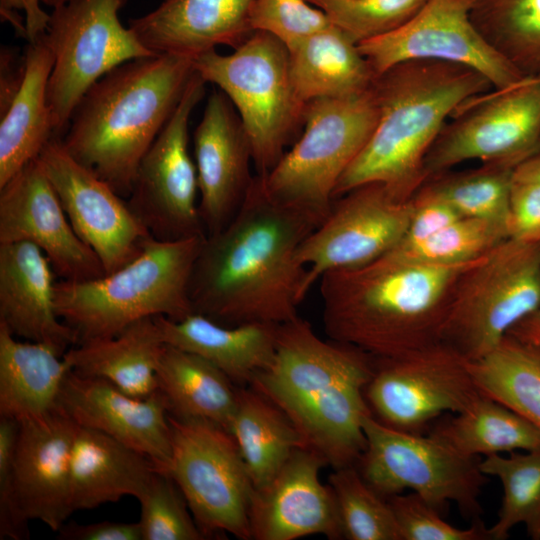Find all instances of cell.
Listing matches in <instances>:
<instances>
[{
	"label": "cell",
	"mask_w": 540,
	"mask_h": 540,
	"mask_svg": "<svg viewBox=\"0 0 540 540\" xmlns=\"http://www.w3.org/2000/svg\"><path fill=\"white\" fill-rule=\"evenodd\" d=\"M357 44L384 35L411 20L427 0H307Z\"/></svg>",
	"instance_id": "42"
},
{
	"label": "cell",
	"mask_w": 540,
	"mask_h": 540,
	"mask_svg": "<svg viewBox=\"0 0 540 540\" xmlns=\"http://www.w3.org/2000/svg\"><path fill=\"white\" fill-rule=\"evenodd\" d=\"M508 227L510 238L540 242V184L513 178Z\"/></svg>",
	"instance_id": "46"
},
{
	"label": "cell",
	"mask_w": 540,
	"mask_h": 540,
	"mask_svg": "<svg viewBox=\"0 0 540 540\" xmlns=\"http://www.w3.org/2000/svg\"><path fill=\"white\" fill-rule=\"evenodd\" d=\"M249 23L253 32L274 36L288 50L333 24L322 9L307 0H254Z\"/></svg>",
	"instance_id": "43"
},
{
	"label": "cell",
	"mask_w": 540,
	"mask_h": 540,
	"mask_svg": "<svg viewBox=\"0 0 540 540\" xmlns=\"http://www.w3.org/2000/svg\"><path fill=\"white\" fill-rule=\"evenodd\" d=\"M41 3L49 6V7H52L53 9L58 7V6H61L63 5L64 3H66L67 1L69 0H40Z\"/></svg>",
	"instance_id": "53"
},
{
	"label": "cell",
	"mask_w": 540,
	"mask_h": 540,
	"mask_svg": "<svg viewBox=\"0 0 540 540\" xmlns=\"http://www.w3.org/2000/svg\"><path fill=\"white\" fill-rule=\"evenodd\" d=\"M479 467L503 488L498 519L488 528L490 539L504 540L516 525L523 524L531 539L540 540V448L486 456Z\"/></svg>",
	"instance_id": "37"
},
{
	"label": "cell",
	"mask_w": 540,
	"mask_h": 540,
	"mask_svg": "<svg viewBox=\"0 0 540 540\" xmlns=\"http://www.w3.org/2000/svg\"><path fill=\"white\" fill-rule=\"evenodd\" d=\"M472 23L525 78L540 77V0H467Z\"/></svg>",
	"instance_id": "36"
},
{
	"label": "cell",
	"mask_w": 540,
	"mask_h": 540,
	"mask_svg": "<svg viewBox=\"0 0 540 540\" xmlns=\"http://www.w3.org/2000/svg\"><path fill=\"white\" fill-rule=\"evenodd\" d=\"M378 118L372 87L354 96L308 102L299 139L271 171L259 175L265 191L324 219L340 177L370 139Z\"/></svg>",
	"instance_id": "8"
},
{
	"label": "cell",
	"mask_w": 540,
	"mask_h": 540,
	"mask_svg": "<svg viewBox=\"0 0 540 540\" xmlns=\"http://www.w3.org/2000/svg\"><path fill=\"white\" fill-rule=\"evenodd\" d=\"M324 465L316 452L299 447L269 482L255 488L251 539L294 540L316 534L343 538L335 496L320 479Z\"/></svg>",
	"instance_id": "20"
},
{
	"label": "cell",
	"mask_w": 540,
	"mask_h": 540,
	"mask_svg": "<svg viewBox=\"0 0 540 540\" xmlns=\"http://www.w3.org/2000/svg\"><path fill=\"white\" fill-rule=\"evenodd\" d=\"M38 160L79 238L99 258L105 274L123 267L152 235L112 187L74 160L52 139Z\"/></svg>",
	"instance_id": "18"
},
{
	"label": "cell",
	"mask_w": 540,
	"mask_h": 540,
	"mask_svg": "<svg viewBox=\"0 0 540 540\" xmlns=\"http://www.w3.org/2000/svg\"><path fill=\"white\" fill-rule=\"evenodd\" d=\"M476 260L425 265L387 253L363 266L328 271L319 279L324 330L375 358L441 342L455 284Z\"/></svg>",
	"instance_id": "3"
},
{
	"label": "cell",
	"mask_w": 540,
	"mask_h": 540,
	"mask_svg": "<svg viewBox=\"0 0 540 540\" xmlns=\"http://www.w3.org/2000/svg\"><path fill=\"white\" fill-rule=\"evenodd\" d=\"M19 426L17 420L0 416V539L29 538V521L20 508L14 483Z\"/></svg>",
	"instance_id": "45"
},
{
	"label": "cell",
	"mask_w": 540,
	"mask_h": 540,
	"mask_svg": "<svg viewBox=\"0 0 540 540\" xmlns=\"http://www.w3.org/2000/svg\"><path fill=\"white\" fill-rule=\"evenodd\" d=\"M195 74L194 58L160 53L123 63L95 82L60 142L65 151L128 198L138 166Z\"/></svg>",
	"instance_id": "5"
},
{
	"label": "cell",
	"mask_w": 540,
	"mask_h": 540,
	"mask_svg": "<svg viewBox=\"0 0 540 540\" xmlns=\"http://www.w3.org/2000/svg\"><path fill=\"white\" fill-rule=\"evenodd\" d=\"M513 178L540 184V154L519 164L514 169Z\"/></svg>",
	"instance_id": "52"
},
{
	"label": "cell",
	"mask_w": 540,
	"mask_h": 540,
	"mask_svg": "<svg viewBox=\"0 0 540 540\" xmlns=\"http://www.w3.org/2000/svg\"><path fill=\"white\" fill-rule=\"evenodd\" d=\"M206 84L195 71L174 113L143 156L128 196L133 213L159 240L206 236L188 134L191 114Z\"/></svg>",
	"instance_id": "15"
},
{
	"label": "cell",
	"mask_w": 540,
	"mask_h": 540,
	"mask_svg": "<svg viewBox=\"0 0 540 540\" xmlns=\"http://www.w3.org/2000/svg\"><path fill=\"white\" fill-rule=\"evenodd\" d=\"M159 470L146 455L95 429L78 426L70 462L73 512L138 499Z\"/></svg>",
	"instance_id": "26"
},
{
	"label": "cell",
	"mask_w": 540,
	"mask_h": 540,
	"mask_svg": "<svg viewBox=\"0 0 540 540\" xmlns=\"http://www.w3.org/2000/svg\"><path fill=\"white\" fill-rule=\"evenodd\" d=\"M126 0H69L53 9L45 36L54 64L48 82L55 139L66 131L87 90L117 66L154 56L125 28L119 11Z\"/></svg>",
	"instance_id": "11"
},
{
	"label": "cell",
	"mask_w": 540,
	"mask_h": 540,
	"mask_svg": "<svg viewBox=\"0 0 540 540\" xmlns=\"http://www.w3.org/2000/svg\"><path fill=\"white\" fill-rule=\"evenodd\" d=\"M194 67L231 101L248 137L256 174H267L304 124L306 104L294 89L286 46L254 31L228 55L212 49L196 56Z\"/></svg>",
	"instance_id": "7"
},
{
	"label": "cell",
	"mask_w": 540,
	"mask_h": 540,
	"mask_svg": "<svg viewBox=\"0 0 540 540\" xmlns=\"http://www.w3.org/2000/svg\"><path fill=\"white\" fill-rule=\"evenodd\" d=\"M26 71L20 90L0 116V187L37 159L55 139L47 89L54 58L45 34L25 50Z\"/></svg>",
	"instance_id": "28"
},
{
	"label": "cell",
	"mask_w": 540,
	"mask_h": 540,
	"mask_svg": "<svg viewBox=\"0 0 540 540\" xmlns=\"http://www.w3.org/2000/svg\"><path fill=\"white\" fill-rule=\"evenodd\" d=\"M254 0H163L151 12L129 20L140 42L155 53L196 56L241 45L252 33Z\"/></svg>",
	"instance_id": "25"
},
{
	"label": "cell",
	"mask_w": 540,
	"mask_h": 540,
	"mask_svg": "<svg viewBox=\"0 0 540 540\" xmlns=\"http://www.w3.org/2000/svg\"><path fill=\"white\" fill-rule=\"evenodd\" d=\"M171 458L166 473L184 495L206 538L229 533L251 539L255 490L233 436L221 426L169 415Z\"/></svg>",
	"instance_id": "12"
},
{
	"label": "cell",
	"mask_w": 540,
	"mask_h": 540,
	"mask_svg": "<svg viewBox=\"0 0 540 540\" xmlns=\"http://www.w3.org/2000/svg\"><path fill=\"white\" fill-rule=\"evenodd\" d=\"M429 149L426 180L472 160L516 168L540 154V77L466 100Z\"/></svg>",
	"instance_id": "13"
},
{
	"label": "cell",
	"mask_w": 540,
	"mask_h": 540,
	"mask_svg": "<svg viewBox=\"0 0 540 540\" xmlns=\"http://www.w3.org/2000/svg\"><path fill=\"white\" fill-rule=\"evenodd\" d=\"M365 449L355 465L363 479L388 498L410 489L440 513L454 502L478 518L486 475L478 458L466 457L427 434L388 427L372 415L363 419Z\"/></svg>",
	"instance_id": "10"
},
{
	"label": "cell",
	"mask_w": 540,
	"mask_h": 540,
	"mask_svg": "<svg viewBox=\"0 0 540 540\" xmlns=\"http://www.w3.org/2000/svg\"><path fill=\"white\" fill-rule=\"evenodd\" d=\"M412 210V198L399 201L381 183L335 198L297 250L298 262L307 268L308 289L328 271L363 266L393 250L406 234Z\"/></svg>",
	"instance_id": "17"
},
{
	"label": "cell",
	"mask_w": 540,
	"mask_h": 540,
	"mask_svg": "<svg viewBox=\"0 0 540 540\" xmlns=\"http://www.w3.org/2000/svg\"><path fill=\"white\" fill-rule=\"evenodd\" d=\"M401 540H487L488 529L476 519L467 529L457 528L418 494H395L387 498Z\"/></svg>",
	"instance_id": "44"
},
{
	"label": "cell",
	"mask_w": 540,
	"mask_h": 540,
	"mask_svg": "<svg viewBox=\"0 0 540 540\" xmlns=\"http://www.w3.org/2000/svg\"><path fill=\"white\" fill-rule=\"evenodd\" d=\"M375 357L318 336L299 316L277 326L275 355L250 386L290 419L304 446L333 469L355 466L366 444L363 419L372 415L365 389Z\"/></svg>",
	"instance_id": "2"
},
{
	"label": "cell",
	"mask_w": 540,
	"mask_h": 540,
	"mask_svg": "<svg viewBox=\"0 0 540 540\" xmlns=\"http://www.w3.org/2000/svg\"><path fill=\"white\" fill-rule=\"evenodd\" d=\"M2 21L8 22L28 43L41 38L48 28L50 14L40 0H0Z\"/></svg>",
	"instance_id": "48"
},
{
	"label": "cell",
	"mask_w": 540,
	"mask_h": 540,
	"mask_svg": "<svg viewBox=\"0 0 540 540\" xmlns=\"http://www.w3.org/2000/svg\"><path fill=\"white\" fill-rule=\"evenodd\" d=\"M358 47L376 76L402 62L432 60L469 67L496 90L526 79L474 26L467 0H427L407 23Z\"/></svg>",
	"instance_id": "16"
},
{
	"label": "cell",
	"mask_w": 540,
	"mask_h": 540,
	"mask_svg": "<svg viewBox=\"0 0 540 540\" xmlns=\"http://www.w3.org/2000/svg\"><path fill=\"white\" fill-rule=\"evenodd\" d=\"M539 306L540 242L507 238L459 276L441 342L478 360Z\"/></svg>",
	"instance_id": "9"
},
{
	"label": "cell",
	"mask_w": 540,
	"mask_h": 540,
	"mask_svg": "<svg viewBox=\"0 0 540 540\" xmlns=\"http://www.w3.org/2000/svg\"><path fill=\"white\" fill-rule=\"evenodd\" d=\"M481 394L469 361L443 342L397 357L375 358L365 389L377 421L415 434L429 430L447 412L464 410Z\"/></svg>",
	"instance_id": "14"
},
{
	"label": "cell",
	"mask_w": 540,
	"mask_h": 540,
	"mask_svg": "<svg viewBox=\"0 0 540 540\" xmlns=\"http://www.w3.org/2000/svg\"><path fill=\"white\" fill-rule=\"evenodd\" d=\"M469 369L483 394L540 431V348L508 334L488 354L469 361Z\"/></svg>",
	"instance_id": "35"
},
{
	"label": "cell",
	"mask_w": 540,
	"mask_h": 540,
	"mask_svg": "<svg viewBox=\"0 0 540 540\" xmlns=\"http://www.w3.org/2000/svg\"><path fill=\"white\" fill-rule=\"evenodd\" d=\"M137 500L141 510L138 523L142 540L207 539L168 473L157 470Z\"/></svg>",
	"instance_id": "41"
},
{
	"label": "cell",
	"mask_w": 540,
	"mask_h": 540,
	"mask_svg": "<svg viewBox=\"0 0 540 540\" xmlns=\"http://www.w3.org/2000/svg\"><path fill=\"white\" fill-rule=\"evenodd\" d=\"M164 346L156 317H147L114 337L79 343L63 357L77 374L103 379L128 395L147 398L158 391L157 367Z\"/></svg>",
	"instance_id": "29"
},
{
	"label": "cell",
	"mask_w": 540,
	"mask_h": 540,
	"mask_svg": "<svg viewBox=\"0 0 540 540\" xmlns=\"http://www.w3.org/2000/svg\"><path fill=\"white\" fill-rule=\"evenodd\" d=\"M453 414L430 427L428 434L466 457L540 448V431L536 427L483 393Z\"/></svg>",
	"instance_id": "34"
},
{
	"label": "cell",
	"mask_w": 540,
	"mask_h": 540,
	"mask_svg": "<svg viewBox=\"0 0 540 540\" xmlns=\"http://www.w3.org/2000/svg\"><path fill=\"white\" fill-rule=\"evenodd\" d=\"M492 87L479 72L443 61H406L377 75L372 86L377 125L340 177L334 199L361 185L381 183L397 200H410L426 181L425 157L447 117Z\"/></svg>",
	"instance_id": "4"
},
{
	"label": "cell",
	"mask_w": 540,
	"mask_h": 540,
	"mask_svg": "<svg viewBox=\"0 0 540 540\" xmlns=\"http://www.w3.org/2000/svg\"><path fill=\"white\" fill-rule=\"evenodd\" d=\"M343 538L349 540H401L387 498L376 492L356 466L334 469L329 476Z\"/></svg>",
	"instance_id": "40"
},
{
	"label": "cell",
	"mask_w": 540,
	"mask_h": 540,
	"mask_svg": "<svg viewBox=\"0 0 540 540\" xmlns=\"http://www.w3.org/2000/svg\"><path fill=\"white\" fill-rule=\"evenodd\" d=\"M199 212L206 235L221 230L245 199L251 175V147L237 111L221 90L208 97L193 134Z\"/></svg>",
	"instance_id": "21"
},
{
	"label": "cell",
	"mask_w": 540,
	"mask_h": 540,
	"mask_svg": "<svg viewBox=\"0 0 540 540\" xmlns=\"http://www.w3.org/2000/svg\"><path fill=\"white\" fill-rule=\"evenodd\" d=\"M55 274L36 245L0 243V324L15 337L49 345L64 355L78 338L56 312Z\"/></svg>",
	"instance_id": "24"
},
{
	"label": "cell",
	"mask_w": 540,
	"mask_h": 540,
	"mask_svg": "<svg viewBox=\"0 0 540 540\" xmlns=\"http://www.w3.org/2000/svg\"><path fill=\"white\" fill-rule=\"evenodd\" d=\"M65 540H142L138 522L102 521L90 524L65 522L57 531Z\"/></svg>",
	"instance_id": "49"
},
{
	"label": "cell",
	"mask_w": 540,
	"mask_h": 540,
	"mask_svg": "<svg viewBox=\"0 0 540 540\" xmlns=\"http://www.w3.org/2000/svg\"><path fill=\"white\" fill-rule=\"evenodd\" d=\"M322 221L273 199L256 174L231 220L203 241L189 284L193 312L226 326L297 318L309 292L297 250Z\"/></svg>",
	"instance_id": "1"
},
{
	"label": "cell",
	"mask_w": 540,
	"mask_h": 540,
	"mask_svg": "<svg viewBox=\"0 0 540 540\" xmlns=\"http://www.w3.org/2000/svg\"><path fill=\"white\" fill-rule=\"evenodd\" d=\"M206 236L179 240L149 237L142 251L118 270L55 284V308L78 343L110 338L147 317L180 320L193 313L189 284Z\"/></svg>",
	"instance_id": "6"
},
{
	"label": "cell",
	"mask_w": 540,
	"mask_h": 540,
	"mask_svg": "<svg viewBox=\"0 0 540 540\" xmlns=\"http://www.w3.org/2000/svg\"><path fill=\"white\" fill-rule=\"evenodd\" d=\"M156 320L165 344L206 359L240 387L250 385L275 355L278 325L226 326L195 312L180 320L164 316Z\"/></svg>",
	"instance_id": "27"
},
{
	"label": "cell",
	"mask_w": 540,
	"mask_h": 540,
	"mask_svg": "<svg viewBox=\"0 0 540 540\" xmlns=\"http://www.w3.org/2000/svg\"><path fill=\"white\" fill-rule=\"evenodd\" d=\"M507 238V224L462 217L424 239L401 242L388 254L416 264L456 265L484 256Z\"/></svg>",
	"instance_id": "39"
},
{
	"label": "cell",
	"mask_w": 540,
	"mask_h": 540,
	"mask_svg": "<svg viewBox=\"0 0 540 540\" xmlns=\"http://www.w3.org/2000/svg\"><path fill=\"white\" fill-rule=\"evenodd\" d=\"M508 334L522 342L540 348V306L515 325Z\"/></svg>",
	"instance_id": "51"
},
{
	"label": "cell",
	"mask_w": 540,
	"mask_h": 540,
	"mask_svg": "<svg viewBox=\"0 0 540 540\" xmlns=\"http://www.w3.org/2000/svg\"><path fill=\"white\" fill-rule=\"evenodd\" d=\"M228 432L240 450L255 488L269 482L297 448L305 447L285 413L252 387L238 389Z\"/></svg>",
	"instance_id": "33"
},
{
	"label": "cell",
	"mask_w": 540,
	"mask_h": 540,
	"mask_svg": "<svg viewBox=\"0 0 540 540\" xmlns=\"http://www.w3.org/2000/svg\"><path fill=\"white\" fill-rule=\"evenodd\" d=\"M58 407L78 426L95 429L149 457L166 472L171 458L169 411L159 391L147 398L128 395L95 377L70 370Z\"/></svg>",
	"instance_id": "22"
},
{
	"label": "cell",
	"mask_w": 540,
	"mask_h": 540,
	"mask_svg": "<svg viewBox=\"0 0 540 540\" xmlns=\"http://www.w3.org/2000/svg\"><path fill=\"white\" fill-rule=\"evenodd\" d=\"M29 242L65 281L105 275L95 254L74 231L38 158L0 187V243Z\"/></svg>",
	"instance_id": "19"
},
{
	"label": "cell",
	"mask_w": 540,
	"mask_h": 540,
	"mask_svg": "<svg viewBox=\"0 0 540 540\" xmlns=\"http://www.w3.org/2000/svg\"><path fill=\"white\" fill-rule=\"evenodd\" d=\"M26 71L25 53L14 47L2 46L0 52V116L9 108L20 90Z\"/></svg>",
	"instance_id": "50"
},
{
	"label": "cell",
	"mask_w": 540,
	"mask_h": 540,
	"mask_svg": "<svg viewBox=\"0 0 540 540\" xmlns=\"http://www.w3.org/2000/svg\"><path fill=\"white\" fill-rule=\"evenodd\" d=\"M19 423L14 483L20 508L28 521L57 532L73 513L70 462L78 425L58 406Z\"/></svg>",
	"instance_id": "23"
},
{
	"label": "cell",
	"mask_w": 540,
	"mask_h": 540,
	"mask_svg": "<svg viewBox=\"0 0 540 540\" xmlns=\"http://www.w3.org/2000/svg\"><path fill=\"white\" fill-rule=\"evenodd\" d=\"M157 383L170 416L209 422L228 431L239 388L215 365L165 344L157 367Z\"/></svg>",
	"instance_id": "32"
},
{
	"label": "cell",
	"mask_w": 540,
	"mask_h": 540,
	"mask_svg": "<svg viewBox=\"0 0 540 540\" xmlns=\"http://www.w3.org/2000/svg\"><path fill=\"white\" fill-rule=\"evenodd\" d=\"M412 203L411 219L401 242L419 241L462 218L448 202L425 185L414 194Z\"/></svg>",
	"instance_id": "47"
},
{
	"label": "cell",
	"mask_w": 540,
	"mask_h": 540,
	"mask_svg": "<svg viewBox=\"0 0 540 540\" xmlns=\"http://www.w3.org/2000/svg\"><path fill=\"white\" fill-rule=\"evenodd\" d=\"M70 370L53 347L20 341L0 324V416L23 422L52 412Z\"/></svg>",
	"instance_id": "30"
},
{
	"label": "cell",
	"mask_w": 540,
	"mask_h": 540,
	"mask_svg": "<svg viewBox=\"0 0 540 540\" xmlns=\"http://www.w3.org/2000/svg\"><path fill=\"white\" fill-rule=\"evenodd\" d=\"M513 174L514 168L482 163L466 171H445L428 178L423 185L448 202L463 218L508 225Z\"/></svg>",
	"instance_id": "38"
},
{
	"label": "cell",
	"mask_w": 540,
	"mask_h": 540,
	"mask_svg": "<svg viewBox=\"0 0 540 540\" xmlns=\"http://www.w3.org/2000/svg\"><path fill=\"white\" fill-rule=\"evenodd\" d=\"M288 51L292 83L305 104L364 93L376 77L358 44L334 23Z\"/></svg>",
	"instance_id": "31"
}]
</instances>
